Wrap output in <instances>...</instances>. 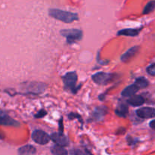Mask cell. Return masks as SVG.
Wrapping results in <instances>:
<instances>
[{
  "instance_id": "obj_1",
  "label": "cell",
  "mask_w": 155,
  "mask_h": 155,
  "mask_svg": "<svg viewBox=\"0 0 155 155\" xmlns=\"http://www.w3.org/2000/svg\"><path fill=\"white\" fill-rule=\"evenodd\" d=\"M49 15L54 19H57L67 24H70L79 19L78 15L77 14L56 8L50 9Z\"/></svg>"
},
{
  "instance_id": "obj_2",
  "label": "cell",
  "mask_w": 155,
  "mask_h": 155,
  "mask_svg": "<svg viewBox=\"0 0 155 155\" xmlns=\"http://www.w3.org/2000/svg\"><path fill=\"white\" fill-rule=\"evenodd\" d=\"M61 34L65 37L69 43L79 41L83 37V32L78 29H69V30H64L61 31Z\"/></svg>"
},
{
  "instance_id": "obj_3",
  "label": "cell",
  "mask_w": 155,
  "mask_h": 155,
  "mask_svg": "<svg viewBox=\"0 0 155 155\" xmlns=\"http://www.w3.org/2000/svg\"><path fill=\"white\" fill-rule=\"evenodd\" d=\"M92 80L98 85H107L114 79V75L107 73L99 72L94 74L92 77Z\"/></svg>"
},
{
  "instance_id": "obj_4",
  "label": "cell",
  "mask_w": 155,
  "mask_h": 155,
  "mask_svg": "<svg viewBox=\"0 0 155 155\" xmlns=\"http://www.w3.org/2000/svg\"><path fill=\"white\" fill-rule=\"evenodd\" d=\"M63 82L67 89L74 90L76 89V83L77 82V75L75 72L67 73L63 77Z\"/></svg>"
},
{
  "instance_id": "obj_5",
  "label": "cell",
  "mask_w": 155,
  "mask_h": 155,
  "mask_svg": "<svg viewBox=\"0 0 155 155\" xmlns=\"http://www.w3.org/2000/svg\"><path fill=\"white\" fill-rule=\"evenodd\" d=\"M32 138L33 141L39 145H45L50 140V137L46 133L42 130H36L32 134Z\"/></svg>"
},
{
  "instance_id": "obj_6",
  "label": "cell",
  "mask_w": 155,
  "mask_h": 155,
  "mask_svg": "<svg viewBox=\"0 0 155 155\" xmlns=\"http://www.w3.org/2000/svg\"><path fill=\"white\" fill-rule=\"evenodd\" d=\"M136 114L142 119H149L155 117V108L151 107H144L136 110Z\"/></svg>"
},
{
  "instance_id": "obj_7",
  "label": "cell",
  "mask_w": 155,
  "mask_h": 155,
  "mask_svg": "<svg viewBox=\"0 0 155 155\" xmlns=\"http://www.w3.org/2000/svg\"><path fill=\"white\" fill-rule=\"evenodd\" d=\"M50 139H52L53 142H55L58 145H61V146L63 147L66 146L69 143L68 138L65 136H64L63 134L59 133H53L51 137H50Z\"/></svg>"
},
{
  "instance_id": "obj_8",
  "label": "cell",
  "mask_w": 155,
  "mask_h": 155,
  "mask_svg": "<svg viewBox=\"0 0 155 155\" xmlns=\"http://www.w3.org/2000/svg\"><path fill=\"white\" fill-rule=\"evenodd\" d=\"M139 51V46L132 47L131 48L126 51L122 56H121V60L124 62H128L129 61L131 60L133 57L136 54V53Z\"/></svg>"
},
{
  "instance_id": "obj_9",
  "label": "cell",
  "mask_w": 155,
  "mask_h": 155,
  "mask_svg": "<svg viewBox=\"0 0 155 155\" xmlns=\"http://www.w3.org/2000/svg\"><path fill=\"white\" fill-rule=\"evenodd\" d=\"M128 103L131 104L132 106L134 107H138V106H141L145 103V98L139 95H133V96L130 97L128 100Z\"/></svg>"
},
{
  "instance_id": "obj_10",
  "label": "cell",
  "mask_w": 155,
  "mask_h": 155,
  "mask_svg": "<svg viewBox=\"0 0 155 155\" xmlns=\"http://www.w3.org/2000/svg\"><path fill=\"white\" fill-rule=\"evenodd\" d=\"M139 90V88L136 86V84L130 85L124 89L122 92V95L124 97H131L136 93Z\"/></svg>"
},
{
  "instance_id": "obj_11",
  "label": "cell",
  "mask_w": 155,
  "mask_h": 155,
  "mask_svg": "<svg viewBox=\"0 0 155 155\" xmlns=\"http://www.w3.org/2000/svg\"><path fill=\"white\" fill-rule=\"evenodd\" d=\"M141 29H124L122 30H120L117 33L119 36H136L140 33Z\"/></svg>"
},
{
  "instance_id": "obj_12",
  "label": "cell",
  "mask_w": 155,
  "mask_h": 155,
  "mask_svg": "<svg viewBox=\"0 0 155 155\" xmlns=\"http://www.w3.org/2000/svg\"><path fill=\"white\" fill-rule=\"evenodd\" d=\"M128 107L127 104L121 103L117 106L116 109V114L117 116L120 117H126L128 114Z\"/></svg>"
},
{
  "instance_id": "obj_13",
  "label": "cell",
  "mask_w": 155,
  "mask_h": 155,
  "mask_svg": "<svg viewBox=\"0 0 155 155\" xmlns=\"http://www.w3.org/2000/svg\"><path fill=\"white\" fill-rule=\"evenodd\" d=\"M0 124H2V125L15 126V127H17L18 125H19V124L18 122H16L13 119H12L9 117L6 116V115L0 116Z\"/></svg>"
},
{
  "instance_id": "obj_14",
  "label": "cell",
  "mask_w": 155,
  "mask_h": 155,
  "mask_svg": "<svg viewBox=\"0 0 155 155\" xmlns=\"http://www.w3.org/2000/svg\"><path fill=\"white\" fill-rule=\"evenodd\" d=\"M19 153L21 155H33L36 153V148L31 145H26L20 148Z\"/></svg>"
},
{
  "instance_id": "obj_15",
  "label": "cell",
  "mask_w": 155,
  "mask_h": 155,
  "mask_svg": "<svg viewBox=\"0 0 155 155\" xmlns=\"http://www.w3.org/2000/svg\"><path fill=\"white\" fill-rule=\"evenodd\" d=\"M51 153L54 155H68L67 150L61 145H55L51 148Z\"/></svg>"
},
{
  "instance_id": "obj_16",
  "label": "cell",
  "mask_w": 155,
  "mask_h": 155,
  "mask_svg": "<svg viewBox=\"0 0 155 155\" xmlns=\"http://www.w3.org/2000/svg\"><path fill=\"white\" fill-rule=\"evenodd\" d=\"M134 84H136L139 89H143V88L147 87L148 86V81L144 77H139L136 80Z\"/></svg>"
},
{
  "instance_id": "obj_17",
  "label": "cell",
  "mask_w": 155,
  "mask_h": 155,
  "mask_svg": "<svg viewBox=\"0 0 155 155\" xmlns=\"http://www.w3.org/2000/svg\"><path fill=\"white\" fill-rule=\"evenodd\" d=\"M155 8V1H150L148 4L145 5V8L143 10V14L147 15L151 12H152Z\"/></svg>"
},
{
  "instance_id": "obj_18",
  "label": "cell",
  "mask_w": 155,
  "mask_h": 155,
  "mask_svg": "<svg viewBox=\"0 0 155 155\" xmlns=\"http://www.w3.org/2000/svg\"><path fill=\"white\" fill-rule=\"evenodd\" d=\"M147 73L151 76H155V64H151L147 68Z\"/></svg>"
},
{
  "instance_id": "obj_19",
  "label": "cell",
  "mask_w": 155,
  "mask_h": 155,
  "mask_svg": "<svg viewBox=\"0 0 155 155\" xmlns=\"http://www.w3.org/2000/svg\"><path fill=\"white\" fill-rule=\"evenodd\" d=\"M71 155H86V154L83 151H81V150L74 149L71 151Z\"/></svg>"
},
{
  "instance_id": "obj_20",
  "label": "cell",
  "mask_w": 155,
  "mask_h": 155,
  "mask_svg": "<svg viewBox=\"0 0 155 155\" xmlns=\"http://www.w3.org/2000/svg\"><path fill=\"white\" fill-rule=\"evenodd\" d=\"M46 114H47L46 111H45V110H39L37 114H36V118H41V117H42L45 116V115H46Z\"/></svg>"
},
{
  "instance_id": "obj_21",
  "label": "cell",
  "mask_w": 155,
  "mask_h": 155,
  "mask_svg": "<svg viewBox=\"0 0 155 155\" xmlns=\"http://www.w3.org/2000/svg\"><path fill=\"white\" fill-rule=\"evenodd\" d=\"M150 127H151V129H153L154 130H155V120H152L150 123Z\"/></svg>"
}]
</instances>
